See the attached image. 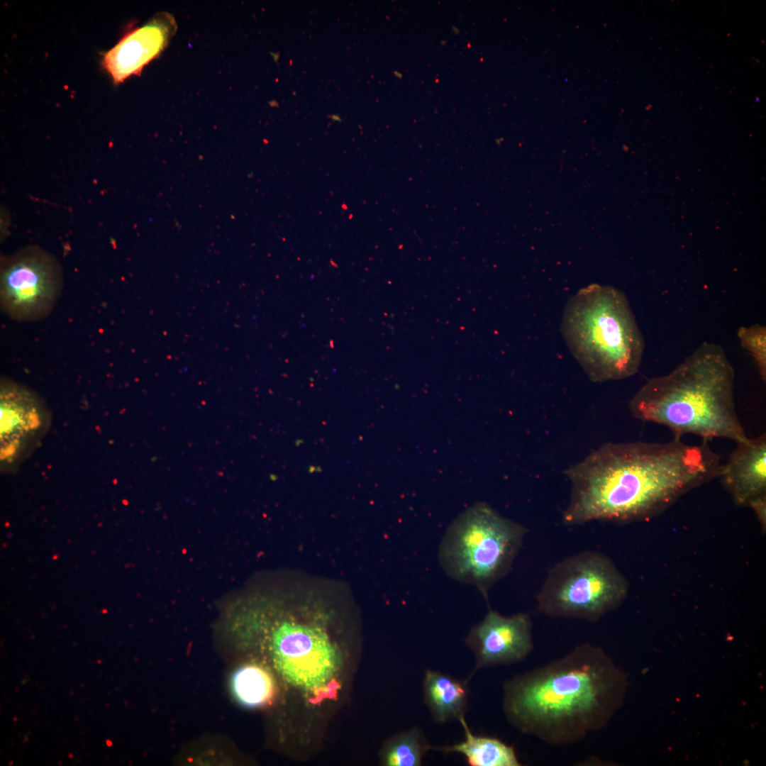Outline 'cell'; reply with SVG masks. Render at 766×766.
Listing matches in <instances>:
<instances>
[{"label": "cell", "mask_w": 766, "mask_h": 766, "mask_svg": "<svg viewBox=\"0 0 766 766\" xmlns=\"http://www.w3.org/2000/svg\"><path fill=\"white\" fill-rule=\"evenodd\" d=\"M721 455L704 443H607L564 472L572 483L564 523L628 522L655 515L718 477Z\"/></svg>", "instance_id": "6da1fadb"}, {"label": "cell", "mask_w": 766, "mask_h": 766, "mask_svg": "<svg viewBox=\"0 0 766 766\" xmlns=\"http://www.w3.org/2000/svg\"><path fill=\"white\" fill-rule=\"evenodd\" d=\"M627 677L599 646L565 655L503 684V711L516 730L548 745L577 743L606 727L623 703Z\"/></svg>", "instance_id": "7a4b0ae2"}, {"label": "cell", "mask_w": 766, "mask_h": 766, "mask_svg": "<svg viewBox=\"0 0 766 766\" xmlns=\"http://www.w3.org/2000/svg\"><path fill=\"white\" fill-rule=\"evenodd\" d=\"M735 370L722 346L703 343L667 374L650 379L631 399L634 417L680 437L748 438L736 411Z\"/></svg>", "instance_id": "3957f363"}, {"label": "cell", "mask_w": 766, "mask_h": 766, "mask_svg": "<svg viewBox=\"0 0 766 766\" xmlns=\"http://www.w3.org/2000/svg\"><path fill=\"white\" fill-rule=\"evenodd\" d=\"M562 331L592 381L623 379L638 371L645 343L621 291L596 284L581 289L565 308Z\"/></svg>", "instance_id": "277c9868"}, {"label": "cell", "mask_w": 766, "mask_h": 766, "mask_svg": "<svg viewBox=\"0 0 766 766\" xmlns=\"http://www.w3.org/2000/svg\"><path fill=\"white\" fill-rule=\"evenodd\" d=\"M527 532L477 502L449 525L439 545V563L451 579L477 588L488 604L489 589L511 570Z\"/></svg>", "instance_id": "5b68a950"}, {"label": "cell", "mask_w": 766, "mask_h": 766, "mask_svg": "<svg viewBox=\"0 0 766 766\" xmlns=\"http://www.w3.org/2000/svg\"><path fill=\"white\" fill-rule=\"evenodd\" d=\"M628 581L611 560L584 551L556 563L535 596L536 609L550 618L596 621L625 599Z\"/></svg>", "instance_id": "8992f818"}, {"label": "cell", "mask_w": 766, "mask_h": 766, "mask_svg": "<svg viewBox=\"0 0 766 766\" xmlns=\"http://www.w3.org/2000/svg\"><path fill=\"white\" fill-rule=\"evenodd\" d=\"M62 287L59 262L39 248H26L1 260V308L13 320L28 322L48 316Z\"/></svg>", "instance_id": "52a82bcc"}, {"label": "cell", "mask_w": 766, "mask_h": 766, "mask_svg": "<svg viewBox=\"0 0 766 766\" xmlns=\"http://www.w3.org/2000/svg\"><path fill=\"white\" fill-rule=\"evenodd\" d=\"M287 614L274 623L270 634V647L277 668L293 681L296 675L306 687L323 677L330 667L331 640L318 619L307 614Z\"/></svg>", "instance_id": "ba28073f"}, {"label": "cell", "mask_w": 766, "mask_h": 766, "mask_svg": "<svg viewBox=\"0 0 766 766\" xmlns=\"http://www.w3.org/2000/svg\"><path fill=\"white\" fill-rule=\"evenodd\" d=\"M465 644L475 656L472 675L486 667L517 663L533 650L531 619L524 613L505 616L489 607L483 620L471 628Z\"/></svg>", "instance_id": "9c48e42d"}, {"label": "cell", "mask_w": 766, "mask_h": 766, "mask_svg": "<svg viewBox=\"0 0 766 766\" xmlns=\"http://www.w3.org/2000/svg\"><path fill=\"white\" fill-rule=\"evenodd\" d=\"M45 413L40 399L30 390L1 380V459L13 462L43 433Z\"/></svg>", "instance_id": "30bf717a"}, {"label": "cell", "mask_w": 766, "mask_h": 766, "mask_svg": "<svg viewBox=\"0 0 766 766\" xmlns=\"http://www.w3.org/2000/svg\"><path fill=\"white\" fill-rule=\"evenodd\" d=\"M176 30L171 14L159 13L148 23L125 35L104 55L102 64L116 83L138 75L166 48Z\"/></svg>", "instance_id": "8fae6325"}, {"label": "cell", "mask_w": 766, "mask_h": 766, "mask_svg": "<svg viewBox=\"0 0 766 766\" xmlns=\"http://www.w3.org/2000/svg\"><path fill=\"white\" fill-rule=\"evenodd\" d=\"M736 443L718 477L738 504L750 506L766 495V435Z\"/></svg>", "instance_id": "7c38bea8"}, {"label": "cell", "mask_w": 766, "mask_h": 766, "mask_svg": "<svg viewBox=\"0 0 766 766\" xmlns=\"http://www.w3.org/2000/svg\"><path fill=\"white\" fill-rule=\"evenodd\" d=\"M423 687L424 702L436 722L443 723L465 716L469 696L466 681L428 670Z\"/></svg>", "instance_id": "4fadbf2b"}, {"label": "cell", "mask_w": 766, "mask_h": 766, "mask_svg": "<svg viewBox=\"0 0 766 766\" xmlns=\"http://www.w3.org/2000/svg\"><path fill=\"white\" fill-rule=\"evenodd\" d=\"M465 732V740L449 746L432 747L444 753L462 754L470 766H520L514 748L501 740L472 733L465 716L458 720Z\"/></svg>", "instance_id": "5bb4252c"}, {"label": "cell", "mask_w": 766, "mask_h": 766, "mask_svg": "<svg viewBox=\"0 0 766 766\" xmlns=\"http://www.w3.org/2000/svg\"><path fill=\"white\" fill-rule=\"evenodd\" d=\"M236 700L248 707H261L273 701L277 693L275 678L268 668L255 662L238 667L231 679Z\"/></svg>", "instance_id": "9a60e30c"}, {"label": "cell", "mask_w": 766, "mask_h": 766, "mask_svg": "<svg viewBox=\"0 0 766 766\" xmlns=\"http://www.w3.org/2000/svg\"><path fill=\"white\" fill-rule=\"evenodd\" d=\"M429 750L431 745L423 732L413 727L386 742L381 751L382 762L389 766H419Z\"/></svg>", "instance_id": "2e32d148"}, {"label": "cell", "mask_w": 766, "mask_h": 766, "mask_svg": "<svg viewBox=\"0 0 766 766\" xmlns=\"http://www.w3.org/2000/svg\"><path fill=\"white\" fill-rule=\"evenodd\" d=\"M737 335L741 346L753 357L760 377L766 380V328L755 323L750 326H741Z\"/></svg>", "instance_id": "e0dca14e"}]
</instances>
